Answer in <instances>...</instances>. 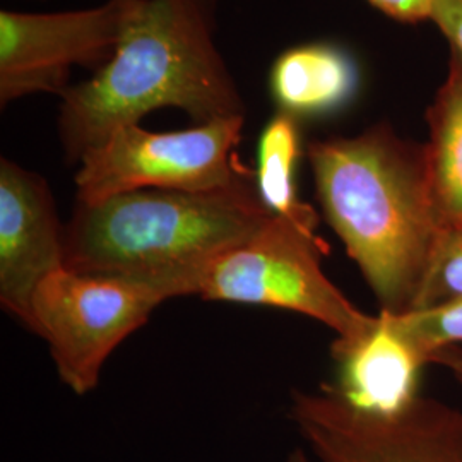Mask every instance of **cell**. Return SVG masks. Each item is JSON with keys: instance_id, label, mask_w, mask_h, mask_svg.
Masks as SVG:
<instances>
[{"instance_id": "13", "label": "cell", "mask_w": 462, "mask_h": 462, "mask_svg": "<svg viewBox=\"0 0 462 462\" xmlns=\"http://www.w3.org/2000/svg\"><path fill=\"white\" fill-rule=\"evenodd\" d=\"M301 154V134L297 116L280 112L273 116L259 137L255 187L265 208L312 238L319 215L298 198L297 166Z\"/></svg>"}, {"instance_id": "11", "label": "cell", "mask_w": 462, "mask_h": 462, "mask_svg": "<svg viewBox=\"0 0 462 462\" xmlns=\"http://www.w3.org/2000/svg\"><path fill=\"white\" fill-rule=\"evenodd\" d=\"M360 72L346 50L309 43L282 51L269 74V89L288 116H324L355 98Z\"/></svg>"}, {"instance_id": "17", "label": "cell", "mask_w": 462, "mask_h": 462, "mask_svg": "<svg viewBox=\"0 0 462 462\" xmlns=\"http://www.w3.org/2000/svg\"><path fill=\"white\" fill-rule=\"evenodd\" d=\"M382 14L404 24L431 21L433 0H368Z\"/></svg>"}, {"instance_id": "4", "label": "cell", "mask_w": 462, "mask_h": 462, "mask_svg": "<svg viewBox=\"0 0 462 462\" xmlns=\"http://www.w3.org/2000/svg\"><path fill=\"white\" fill-rule=\"evenodd\" d=\"M326 254V240L273 216L245 244L216 261L198 295L297 312L328 326L339 339H355L374 328L377 315L358 310L326 276L320 264Z\"/></svg>"}, {"instance_id": "1", "label": "cell", "mask_w": 462, "mask_h": 462, "mask_svg": "<svg viewBox=\"0 0 462 462\" xmlns=\"http://www.w3.org/2000/svg\"><path fill=\"white\" fill-rule=\"evenodd\" d=\"M317 199L380 310H414L446 226L430 190L423 144L375 124L309 146Z\"/></svg>"}, {"instance_id": "15", "label": "cell", "mask_w": 462, "mask_h": 462, "mask_svg": "<svg viewBox=\"0 0 462 462\" xmlns=\"http://www.w3.org/2000/svg\"><path fill=\"white\" fill-rule=\"evenodd\" d=\"M459 297H462V231L446 230L414 310Z\"/></svg>"}, {"instance_id": "18", "label": "cell", "mask_w": 462, "mask_h": 462, "mask_svg": "<svg viewBox=\"0 0 462 462\" xmlns=\"http://www.w3.org/2000/svg\"><path fill=\"white\" fill-rule=\"evenodd\" d=\"M430 364L446 368L462 389V346L442 347L435 351L430 358Z\"/></svg>"}, {"instance_id": "10", "label": "cell", "mask_w": 462, "mask_h": 462, "mask_svg": "<svg viewBox=\"0 0 462 462\" xmlns=\"http://www.w3.org/2000/svg\"><path fill=\"white\" fill-rule=\"evenodd\" d=\"M337 382L329 385L349 406L368 413H396L420 396L427 356L380 310L374 328L355 339L332 343Z\"/></svg>"}, {"instance_id": "5", "label": "cell", "mask_w": 462, "mask_h": 462, "mask_svg": "<svg viewBox=\"0 0 462 462\" xmlns=\"http://www.w3.org/2000/svg\"><path fill=\"white\" fill-rule=\"evenodd\" d=\"M244 122V116H226L173 133L122 127L79 160L76 202L146 189L204 192L254 180L236 156Z\"/></svg>"}, {"instance_id": "8", "label": "cell", "mask_w": 462, "mask_h": 462, "mask_svg": "<svg viewBox=\"0 0 462 462\" xmlns=\"http://www.w3.org/2000/svg\"><path fill=\"white\" fill-rule=\"evenodd\" d=\"M125 0L72 13H0V101L67 89L70 67L110 59L122 33Z\"/></svg>"}, {"instance_id": "14", "label": "cell", "mask_w": 462, "mask_h": 462, "mask_svg": "<svg viewBox=\"0 0 462 462\" xmlns=\"http://www.w3.org/2000/svg\"><path fill=\"white\" fill-rule=\"evenodd\" d=\"M389 314V312H387ZM427 360L442 347L462 346V297L404 314H389Z\"/></svg>"}, {"instance_id": "12", "label": "cell", "mask_w": 462, "mask_h": 462, "mask_svg": "<svg viewBox=\"0 0 462 462\" xmlns=\"http://www.w3.org/2000/svg\"><path fill=\"white\" fill-rule=\"evenodd\" d=\"M427 127L423 154L431 198L446 230L462 231V57L454 50L427 110Z\"/></svg>"}, {"instance_id": "16", "label": "cell", "mask_w": 462, "mask_h": 462, "mask_svg": "<svg viewBox=\"0 0 462 462\" xmlns=\"http://www.w3.org/2000/svg\"><path fill=\"white\" fill-rule=\"evenodd\" d=\"M431 23L446 36L450 50L462 57V0H433Z\"/></svg>"}, {"instance_id": "2", "label": "cell", "mask_w": 462, "mask_h": 462, "mask_svg": "<svg viewBox=\"0 0 462 462\" xmlns=\"http://www.w3.org/2000/svg\"><path fill=\"white\" fill-rule=\"evenodd\" d=\"M160 108L208 124L244 116V101L216 49L204 0H125L114 55L62 95L59 131L69 162Z\"/></svg>"}, {"instance_id": "9", "label": "cell", "mask_w": 462, "mask_h": 462, "mask_svg": "<svg viewBox=\"0 0 462 462\" xmlns=\"http://www.w3.org/2000/svg\"><path fill=\"white\" fill-rule=\"evenodd\" d=\"M64 267V226L49 183L33 171L0 162V303L32 329L34 291Z\"/></svg>"}, {"instance_id": "3", "label": "cell", "mask_w": 462, "mask_h": 462, "mask_svg": "<svg viewBox=\"0 0 462 462\" xmlns=\"http://www.w3.org/2000/svg\"><path fill=\"white\" fill-rule=\"evenodd\" d=\"M255 179L187 192L146 189L76 202L64 267L152 286L166 300L198 295L208 271L273 217Z\"/></svg>"}, {"instance_id": "7", "label": "cell", "mask_w": 462, "mask_h": 462, "mask_svg": "<svg viewBox=\"0 0 462 462\" xmlns=\"http://www.w3.org/2000/svg\"><path fill=\"white\" fill-rule=\"evenodd\" d=\"M290 418L319 462H462V408L435 397L368 413L324 385L293 391Z\"/></svg>"}, {"instance_id": "6", "label": "cell", "mask_w": 462, "mask_h": 462, "mask_svg": "<svg viewBox=\"0 0 462 462\" xmlns=\"http://www.w3.org/2000/svg\"><path fill=\"white\" fill-rule=\"evenodd\" d=\"M163 301L148 284L60 267L34 291L30 330L49 343L64 383L88 394L114 349Z\"/></svg>"}]
</instances>
